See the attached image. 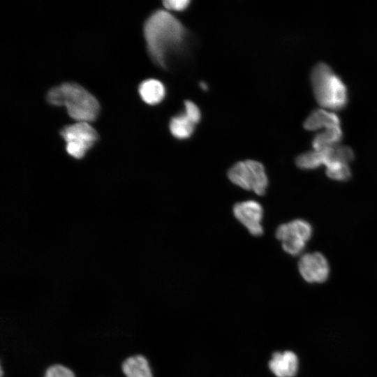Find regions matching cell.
Listing matches in <instances>:
<instances>
[{
    "mask_svg": "<svg viewBox=\"0 0 377 377\" xmlns=\"http://www.w3.org/2000/svg\"><path fill=\"white\" fill-rule=\"evenodd\" d=\"M185 34L182 24L172 14L162 10L154 12L144 27L147 47L152 60L165 68L168 54L182 43Z\"/></svg>",
    "mask_w": 377,
    "mask_h": 377,
    "instance_id": "cell-1",
    "label": "cell"
},
{
    "mask_svg": "<svg viewBox=\"0 0 377 377\" xmlns=\"http://www.w3.org/2000/svg\"><path fill=\"white\" fill-rule=\"evenodd\" d=\"M47 100L54 105H64L68 114L78 122L94 121L100 111L96 98L76 83H64L51 89Z\"/></svg>",
    "mask_w": 377,
    "mask_h": 377,
    "instance_id": "cell-2",
    "label": "cell"
},
{
    "mask_svg": "<svg viewBox=\"0 0 377 377\" xmlns=\"http://www.w3.org/2000/svg\"><path fill=\"white\" fill-rule=\"evenodd\" d=\"M310 80L314 97L323 108L334 112L346 107L348 103L346 87L330 66L323 62L316 64Z\"/></svg>",
    "mask_w": 377,
    "mask_h": 377,
    "instance_id": "cell-3",
    "label": "cell"
},
{
    "mask_svg": "<svg viewBox=\"0 0 377 377\" xmlns=\"http://www.w3.org/2000/svg\"><path fill=\"white\" fill-rule=\"evenodd\" d=\"M228 177L234 184L263 195L268 186V178L263 165L254 160L235 163L228 170Z\"/></svg>",
    "mask_w": 377,
    "mask_h": 377,
    "instance_id": "cell-4",
    "label": "cell"
},
{
    "mask_svg": "<svg viewBox=\"0 0 377 377\" xmlns=\"http://www.w3.org/2000/svg\"><path fill=\"white\" fill-rule=\"evenodd\" d=\"M61 135L66 143V151L75 158H82L98 140L95 129L87 122H77L63 128Z\"/></svg>",
    "mask_w": 377,
    "mask_h": 377,
    "instance_id": "cell-5",
    "label": "cell"
},
{
    "mask_svg": "<svg viewBox=\"0 0 377 377\" xmlns=\"http://www.w3.org/2000/svg\"><path fill=\"white\" fill-rule=\"evenodd\" d=\"M233 214L252 235L260 236L263 235V228L261 222L263 209L259 202L255 200L237 202L233 207Z\"/></svg>",
    "mask_w": 377,
    "mask_h": 377,
    "instance_id": "cell-6",
    "label": "cell"
},
{
    "mask_svg": "<svg viewBox=\"0 0 377 377\" xmlns=\"http://www.w3.org/2000/svg\"><path fill=\"white\" fill-rule=\"evenodd\" d=\"M300 273L309 283H322L328 277L330 267L326 258L316 252L304 255L298 263Z\"/></svg>",
    "mask_w": 377,
    "mask_h": 377,
    "instance_id": "cell-7",
    "label": "cell"
},
{
    "mask_svg": "<svg viewBox=\"0 0 377 377\" xmlns=\"http://www.w3.org/2000/svg\"><path fill=\"white\" fill-rule=\"evenodd\" d=\"M269 367L276 377H294L298 369V359L292 351L277 352L272 355Z\"/></svg>",
    "mask_w": 377,
    "mask_h": 377,
    "instance_id": "cell-8",
    "label": "cell"
},
{
    "mask_svg": "<svg viewBox=\"0 0 377 377\" xmlns=\"http://www.w3.org/2000/svg\"><path fill=\"white\" fill-rule=\"evenodd\" d=\"M312 235L311 225L301 219L280 225L276 230V238L281 241L300 240L306 242Z\"/></svg>",
    "mask_w": 377,
    "mask_h": 377,
    "instance_id": "cell-9",
    "label": "cell"
},
{
    "mask_svg": "<svg viewBox=\"0 0 377 377\" xmlns=\"http://www.w3.org/2000/svg\"><path fill=\"white\" fill-rule=\"evenodd\" d=\"M340 126V119L337 114L324 108L313 110L304 122V128L307 131L330 128Z\"/></svg>",
    "mask_w": 377,
    "mask_h": 377,
    "instance_id": "cell-10",
    "label": "cell"
},
{
    "mask_svg": "<svg viewBox=\"0 0 377 377\" xmlns=\"http://www.w3.org/2000/svg\"><path fill=\"white\" fill-rule=\"evenodd\" d=\"M121 369L126 377H153L147 358L141 355L127 357L121 364Z\"/></svg>",
    "mask_w": 377,
    "mask_h": 377,
    "instance_id": "cell-11",
    "label": "cell"
},
{
    "mask_svg": "<svg viewBox=\"0 0 377 377\" xmlns=\"http://www.w3.org/2000/svg\"><path fill=\"white\" fill-rule=\"evenodd\" d=\"M139 93L145 103L155 105L163 100L165 91L162 82L155 79H148L140 84Z\"/></svg>",
    "mask_w": 377,
    "mask_h": 377,
    "instance_id": "cell-12",
    "label": "cell"
},
{
    "mask_svg": "<svg viewBox=\"0 0 377 377\" xmlns=\"http://www.w3.org/2000/svg\"><path fill=\"white\" fill-rule=\"evenodd\" d=\"M342 135L341 126L325 129V131L318 133L313 138L312 141L313 147L314 150L320 151L337 145V143L342 138Z\"/></svg>",
    "mask_w": 377,
    "mask_h": 377,
    "instance_id": "cell-13",
    "label": "cell"
},
{
    "mask_svg": "<svg viewBox=\"0 0 377 377\" xmlns=\"http://www.w3.org/2000/svg\"><path fill=\"white\" fill-rule=\"evenodd\" d=\"M193 124L185 114L173 117L170 121V131L172 135L180 140L188 138L194 131Z\"/></svg>",
    "mask_w": 377,
    "mask_h": 377,
    "instance_id": "cell-14",
    "label": "cell"
},
{
    "mask_svg": "<svg viewBox=\"0 0 377 377\" xmlns=\"http://www.w3.org/2000/svg\"><path fill=\"white\" fill-rule=\"evenodd\" d=\"M295 163L302 169H314L325 163L324 155L322 151H308L298 156Z\"/></svg>",
    "mask_w": 377,
    "mask_h": 377,
    "instance_id": "cell-15",
    "label": "cell"
},
{
    "mask_svg": "<svg viewBox=\"0 0 377 377\" xmlns=\"http://www.w3.org/2000/svg\"><path fill=\"white\" fill-rule=\"evenodd\" d=\"M327 176L335 180L344 181L350 177V170L346 163H333L327 166Z\"/></svg>",
    "mask_w": 377,
    "mask_h": 377,
    "instance_id": "cell-16",
    "label": "cell"
},
{
    "mask_svg": "<svg viewBox=\"0 0 377 377\" xmlns=\"http://www.w3.org/2000/svg\"><path fill=\"white\" fill-rule=\"evenodd\" d=\"M44 377H75L74 373L68 367L61 364H53L49 367Z\"/></svg>",
    "mask_w": 377,
    "mask_h": 377,
    "instance_id": "cell-17",
    "label": "cell"
},
{
    "mask_svg": "<svg viewBox=\"0 0 377 377\" xmlns=\"http://www.w3.org/2000/svg\"><path fill=\"white\" fill-rule=\"evenodd\" d=\"M304 242L298 240H286L282 242L283 250L293 256L299 254L302 251L305 246Z\"/></svg>",
    "mask_w": 377,
    "mask_h": 377,
    "instance_id": "cell-18",
    "label": "cell"
},
{
    "mask_svg": "<svg viewBox=\"0 0 377 377\" xmlns=\"http://www.w3.org/2000/svg\"><path fill=\"white\" fill-rule=\"evenodd\" d=\"M184 106L186 116L193 124H197L200 119V112L198 106L191 101H186Z\"/></svg>",
    "mask_w": 377,
    "mask_h": 377,
    "instance_id": "cell-19",
    "label": "cell"
},
{
    "mask_svg": "<svg viewBox=\"0 0 377 377\" xmlns=\"http://www.w3.org/2000/svg\"><path fill=\"white\" fill-rule=\"evenodd\" d=\"M163 6L168 10L182 11L186 9L190 1L188 0H165L163 2Z\"/></svg>",
    "mask_w": 377,
    "mask_h": 377,
    "instance_id": "cell-20",
    "label": "cell"
},
{
    "mask_svg": "<svg viewBox=\"0 0 377 377\" xmlns=\"http://www.w3.org/2000/svg\"><path fill=\"white\" fill-rule=\"evenodd\" d=\"M200 87H201V88H202V89H204V90L207 89V84H206L205 83H204V82H201V83H200Z\"/></svg>",
    "mask_w": 377,
    "mask_h": 377,
    "instance_id": "cell-21",
    "label": "cell"
}]
</instances>
